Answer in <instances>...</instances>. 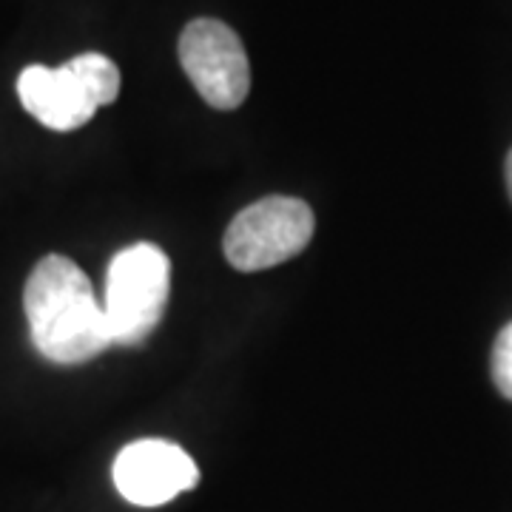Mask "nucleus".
<instances>
[{"mask_svg": "<svg viewBox=\"0 0 512 512\" xmlns=\"http://www.w3.org/2000/svg\"><path fill=\"white\" fill-rule=\"evenodd\" d=\"M23 308L32 345L52 365H83L114 345L103 302L69 256L49 254L37 262Z\"/></svg>", "mask_w": 512, "mask_h": 512, "instance_id": "1", "label": "nucleus"}, {"mask_svg": "<svg viewBox=\"0 0 512 512\" xmlns=\"http://www.w3.org/2000/svg\"><path fill=\"white\" fill-rule=\"evenodd\" d=\"M69 69L77 74V80L92 94V100L100 106H111L120 94V69L111 57L100 52H86L69 60Z\"/></svg>", "mask_w": 512, "mask_h": 512, "instance_id": "7", "label": "nucleus"}, {"mask_svg": "<svg viewBox=\"0 0 512 512\" xmlns=\"http://www.w3.org/2000/svg\"><path fill=\"white\" fill-rule=\"evenodd\" d=\"M504 174H507V194H510L512 200V148L510 154H507V163H504Z\"/></svg>", "mask_w": 512, "mask_h": 512, "instance_id": "9", "label": "nucleus"}, {"mask_svg": "<svg viewBox=\"0 0 512 512\" xmlns=\"http://www.w3.org/2000/svg\"><path fill=\"white\" fill-rule=\"evenodd\" d=\"M171 291V262L151 242L128 245L114 254L106 274V319L114 345L137 348L163 322Z\"/></svg>", "mask_w": 512, "mask_h": 512, "instance_id": "2", "label": "nucleus"}, {"mask_svg": "<svg viewBox=\"0 0 512 512\" xmlns=\"http://www.w3.org/2000/svg\"><path fill=\"white\" fill-rule=\"evenodd\" d=\"M111 478L117 493L137 507H163L171 498L197 487L200 470L180 444L163 439H140L123 447Z\"/></svg>", "mask_w": 512, "mask_h": 512, "instance_id": "5", "label": "nucleus"}, {"mask_svg": "<svg viewBox=\"0 0 512 512\" xmlns=\"http://www.w3.org/2000/svg\"><path fill=\"white\" fill-rule=\"evenodd\" d=\"M18 97L23 109L35 117L40 126L52 131H74L83 128L94 114L97 103L86 86L77 80V74L69 69V63L49 69L32 63L18 77Z\"/></svg>", "mask_w": 512, "mask_h": 512, "instance_id": "6", "label": "nucleus"}, {"mask_svg": "<svg viewBox=\"0 0 512 512\" xmlns=\"http://www.w3.org/2000/svg\"><path fill=\"white\" fill-rule=\"evenodd\" d=\"M490 370H493V382L498 393L512 402V322L495 336Z\"/></svg>", "mask_w": 512, "mask_h": 512, "instance_id": "8", "label": "nucleus"}, {"mask_svg": "<svg viewBox=\"0 0 512 512\" xmlns=\"http://www.w3.org/2000/svg\"><path fill=\"white\" fill-rule=\"evenodd\" d=\"M180 63L200 97L220 111L239 109L251 92V66L239 35L222 20H191L180 35Z\"/></svg>", "mask_w": 512, "mask_h": 512, "instance_id": "4", "label": "nucleus"}, {"mask_svg": "<svg viewBox=\"0 0 512 512\" xmlns=\"http://www.w3.org/2000/svg\"><path fill=\"white\" fill-rule=\"evenodd\" d=\"M313 225L308 202L265 197L234 217L222 239V251L237 271H265L302 254L313 237Z\"/></svg>", "mask_w": 512, "mask_h": 512, "instance_id": "3", "label": "nucleus"}]
</instances>
